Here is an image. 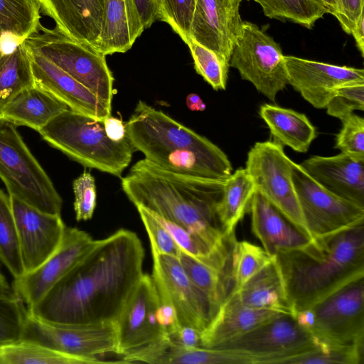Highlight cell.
<instances>
[{"label": "cell", "instance_id": "obj_25", "mask_svg": "<svg viewBox=\"0 0 364 364\" xmlns=\"http://www.w3.org/2000/svg\"><path fill=\"white\" fill-rule=\"evenodd\" d=\"M143 31L133 0H105L96 50L105 56L125 53Z\"/></svg>", "mask_w": 364, "mask_h": 364}, {"label": "cell", "instance_id": "obj_9", "mask_svg": "<svg viewBox=\"0 0 364 364\" xmlns=\"http://www.w3.org/2000/svg\"><path fill=\"white\" fill-rule=\"evenodd\" d=\"M310 333L323 350L364 348V277L333 292L312 308Z\"/></svg>", "mask_w": 364, "mask_h": 364}, {"label": "cell", "instance_id": "obj_11", "mask_svg": "<svg viewBox=\"0 0 364 364\" xmlns=\"http://www.w3.org/2000/svg\"><path fill=\"white\" fill-rule=\"evenodd\" d=\"M284 55L280 46L256 24L243 21L232 49L230 66L242 79L274 102L277 94L288 84Z\"/></svg>", "mask_w": 364, "mask_h": 364}, {"label": "cell", "instance_id": "obj_7", "mask_svg": "<svg viewBox=\"0 0 364 364\" xmlns=\"http://www.w3.org/2000/svg\"><path fill=\"white\" fill-rule=\"evenodd\" d=\"M30 50L45 57L91 91L112 109L114 77L105 55L90 46L40 25L23 40Z\"/></svg>", "mask_w": 364, "mask_h": 364}, {"label": "cell", "instance_id": "obj_30", "mask_svg": "<svg viewBox=\"0 0 364 364\" xmlns=\"http://www.w3.org/2000/svg\"><path fill=\"white\" fill-rule=\"evenodd\" d=\"M256 191L245 168H238L226 180L216 213L226 237L235 236L238 222L248 211L250 200Z\"/></svg>", "mask_w": 364, "mask_h": 364}, {"label": "cell", "instance_id": "obj_48", "mask_svg": "<svg viewBox=\"0 0 364 364\" xmlns=\"http://www.w3.org/2000/svg\"><path fill=\"white\" fill-rule=\"evenodd\" d=\"M133 2L144 30L159 19L160 0H133Z\"/></svg>", "mask_w": 364, "mask_h": 364}, {"label": "cell", "instance_id": "obj_36", "mask_svg": "<svg viewBox=\"0 0 364 364\" xmlns=\"http://www.w3.org/2000/svg\"><path fill=\"white\" fill-rule=\"evenodd\" d=\"M270 18L286 19L311 28L328 14L316 0H254Z\"/></svg>", "mask_w": 364, "mask_h": 364}, {"label": "cell", "instance_id": "obj_12", "mask_svg": "<svg viewBox=\"0 0 364 364\" xmlns=\"http://www.w3.org/2000/svg\"><path fill=\"white\" fill-rule=\"evenodd\" d=\"M159 303L151 276L144 274L114 323L116 354L122 356L121 363H135L140 355L167 339L156 317Z\"/></svg>", "mask_w": 364, "mask_h": 364}, {"label": "cell", "instance_id": "obj_32", "mask_svg": "<svg viewBox=\"0 0 364 364\" xmlns=\"http://www.w3.org/2000/svg\"><path fill=\"white\" fill-rule=\"evenodd\" d=\"M41 24L37 0H0V41H22Z\"/></svg>", "mask_w": 364, "mask_h": 364}, {"label": "cell", "instance_id": "obj_37", "mask_svg": "<svg viewBox=\"0 0 364 364\" xmlns=\"http://www.w3.org/2000/svg\"><path fill=\"white\" fill-rule=\"evenodd\" d=\"M274 257L250 242L235 240L231 252V278L236 291Z\"/></svg>", "mask_w": 364, "mask_h": 364}, {"label": "cell", "instance_id": "obj_49", "mask_svg": "<svg viewBox=\"0 0 364 364\" xmlns=\"http://www.w3.org/2000/svg\"><path fill=\"white\" fill-rule=\"evenodd\" d=\"M156 317L159 323L166 335L180 326L174 308L170 304L161 299L156 311Z\"/></svg>", "mask_w": 364, "mask_h": 364}, {"label": "cell", "instance_id": "obj_2", "mask_svg": "<svg viewBox=\"0 0 364 364\" xmlns=\"http://www.w3.org/2000/svg\"><path fill=\"white\" fill-rule=\"evenodd\" d=\"M225 181L193 177L164 170L145 159L122 178L129 200L213 242L223 240L216 213Z\"/></svg>", "mask_w": 364, "mask_h": 364}, {"label": "cell", "instance_id": "obj_28", "mask_svg": "<svg viewBox=\"0 0 364 364\" xmlns=\"http://www.w3.org/2000/svg\"><path fill=\"white\" fill-rule=\"evenodd\" d=\"M259 114L274 141L294 151L306 153L317 136L315 127L303 113L276 105L264 104Z\"/></svg>", "mask_w": 364, "mask_h": 364}, {"label": "cell", "instance_id": "obj_34", "mask_svg": "<svg viewBox=\"0 0 364 364\" xmlns=\"http://www.w3.org/2000/svg\"><path fill=\"white\" fill-rule=\"evenodd\" d=\"M178 259L188 277L220 307L232 291L230 279L220 271L182 250Z\"/></svg>", "mask_w": 364, "mask_h": 364}, {"label": "cell", "instance_id": "obj_45", "mask_svg": "<svg viewBox=\"0 0 364 364\" xmlns=\"http://www.w3.org/2000/svg\"><path fill=\"white\" fill-rule=\"evenodd\" d=\"M74 210L77 221L92 218L96 206V186L94 177L85 171L73 183Z\"/></svg>", "mask_w": 364, "mask_h": 364}, {"label": "cell", "instance_id": "obj_40", "mask_svg": "<svg viewBox=\"0 0 364 364\" xmlns=\"http://www.w3.org/2000/svg\"><path fill=\"white\" fill-rule=\"evenodd\" d=\"M335 148L355 159L364 161V119L352 113L341 120Z\"/></svg>", "mask_w": 364, "mask_h": 364}, {"label": "cell", "instance_id": "obj_6", "mask_svg": "<svg viewBox=\"0 0 364 364\" xmlns=\"http://www.w3.org/2000/svg\"><path fill=\"white\" fill-rule=\"evenodd\" d=\"M0 178L9 192L47 213L60 215L63 200L15 126L0 121Z\"/></svg>", "mask_w": 364, "mask_h": 364}, {"label": "cell", "instance_id": "obj_50", "mask_svg": "<svg viewBox=\"0 0 364 364\" xmlns=\"http://www.w3.org/2000/svg\"><path fill=\"white\" fill-rule=\"evenodd\" d=\"M103 123L106 134L111 140L121 141L127 137L126 125L121 119L109 115L103 120Z\"/></svg>", "mask_w": 364, "mask_h": 364}, {"label": "cell", "instance_id": "obj_21", "mask_svg": "<svg viewBox=\"0 0 364 364\" xmlns=\"http://www.w3.org/2000/svg\"><path fill=\"white\" fill-rule=\"evenodd\" d=\"M299 165L330 193L364 208V161L341 153L314 156Z\"/></svg>", "mask_w": 364, "mask_h": 364}, {"label": "cell", "instance_id": "obj_1", "mask_svg": "<svg viewBox=\"0 0 364 364\" xmlns=\"http://www.w3.org/2000/svg\"><path fill=\"white\" fill-rule=\"evenodd\" d=\"M144 256L140 239L129 230L95 240L84 257L28 311L65 325L115 323L144 274Z\"/></svg>", "mask_w": 364, "mask_h": 364}, {"label": "cell", "instance_id": "obj_13", "mask_svg": "<svg viewBox=\"0 0 364 364\" xmlns=\"http://www.w3.org/2000/svg\"><path fill=\"white\" fill-rule=\"evenodd\" d=\"M21 339L41 343L54 350L101 363L98 356L116 353L114 323L73 326L52 323L33 316L27 309Z\"/></svg>", "mask_w": 364, "mask_h": 364}, {"label": "cell", "instance_id": "obj_38", "mask_svg": "<svg viewBox=\"0 0 364 364\" xmlns=\"http://www.w3.org/2000/svg\"><path fill=\"white\" fill-rule=\"evenodd\" d=\"M196 71L215 90H225L230 63L214 51L188 38Z\"/></svg>", "mask_w": 364, "mask_h": 364}, {"label": "cell", "instance_id": "obj_41", "mask_svg": "<svg viewBox=\"0 0 364 364\" xmlns=\"http://www.w3.org/2000/svg\"><path fill=\"white\" fill-rule=\"evenodd\" d=\"M328 115L343 119L354 110H364V82H352L340 87L326 107Z\"/></svg>", "mask_w": 364, "mask_h": 364}, {"label": "cell", "instance_id": "obj_16", "mask_svg": "<svg viewBox=\"0 0 364 364\" xmlns=\"http://www.w3.org/2000/svg\"><path fill=\"white\" fill-rule=\"evenodd\" d=\"M95 240L86 232L65 227L58 248L34 269L14 279L13 288L27 308L40 301L91 250Z\"/></svg>", "mask_w": 364, "mask_h": 364}, {"label": "cell", "instance_id": "obj_39", "mask_svg": "<svg viewBox=\"0 0 364 364\" xmlns=\"http://www.w3.org/2000/svg\"><path fill=\"white\" fill-rule=\"evenodd\" d=\"M26 314L20 299L0 296V346L21 339Z\"/></svg>", "mask_w": 364, "mask_h": 364}, {"label": "cell", "instance_id": "obj_15", "mask_svg": "<svg viewBox=\"0 0 364 364\" xmlns=\"http://www.w3.org/2000/svg\"><path fill=\"white\" fill-rule=\"evenodd\" d=\"M151 277L161 300L175 309L180 326L203 332L219 306L186 275L177 257L151 252Z\"/></svg>", "mask_w": 364, "mask_h": 364}, {"label": "cell", "instance_id": "obj_52", "mask_svg": "<svg viewBox=\"0 0 364 364\" xmlns=\"http://www.w3.org/2000/svg\"><path fill=\"white\" fill-rule=\"evenodd\" d=\"M0 296L11 299H18L13 286L11 285L4 274L0 272Z\"/></svg>", "mask_w": 364, "mask_h": 364}, {"label": "cell", "instance_id": "obj_19", "mask_svg": "<svg viewBox=\"0 0 364 364\" xmlns=\"http://www.w3.org/2000/svg\"><path fill=\"white\" fill-rule=\"evenodd\" d=\"M288 84L317 109L326 108L341 86L364 82L363 69L284 55Z\"/></svg>", "mask_w": 364, "mask_h": 364}, {"label": "cell", "instance_id": "obj_10", "mask_svg": "<svg viewBox=\"0 0 364 364\" xmlns=\"http://www.w3.org/2000/svg\"><path fill=\"white\" fill-rule=\"evenodd\" d=\"M217 349L255 358L259 364L285 363L300 355L323 350L317 339L290 314H279L251 331L225 341Z\"/></svg>", "mask_w": 364, "mask_h": 364}, {"label": "cell", "instance_id": "obj_43", "mask_svg": "<svg viewBox=\"0 0 364 364\" xmlns=\"http://www.w3.org/2000/svg\"><path fill=\"white\" fill-rule=\"evenodd\" d=\"M150 240L151 252L178 257L181 249L166 228L143 206H136Z\"/></svg>", "mask_w": 364, "mask_h": 364}, {"label": "cell", "instance_id": "obj_4", "mask_svg": "<svg viewBox=\"0 0 364 364\" xmlns=\"http://www.w3.org/2000/svg\"><path fill=\"white\" fill-rule=\"evenodd\" d=\"M125 125L134 149L164 170L220 181L232 173L228 156L217 145L142 100Z\"/></svg>", "mask_w": 364, "mask_h": 364}, {"label": "cell", "instance_id": "obj_23", "mask_svg": "<svg viewBox=\"0 0 364 364\" xmlns=\"http://www.w3.org/2000/svg\"><path fill=\"white\" fill-rule=\"evenodd\" d=\"M248 211L251 214L253 234L272 257L281 252L304 247L313 240L287 220L257 191L250 200Z\"/></svg>", "mask_w": 364, "mask_h": 364}, {"label": "cell", "instance_id": "obj_14", "mask_svg": "<svg viewBox=\"0 0 364 364\" xmlns=\"http://www.w3.org/2000/svg\"><path fill=\"white\" fill-rule=\"evenodd\" d=\"M292 179L312 240L363 224L364 208L330 193L296 163L292 168Z\"/></svg>", "mask_w": 364, "mask_h": 364}, {"label": "cell", "instance_id": "obj_22", "mask_svg": "<svg viewBox=\"0 0 364 364\" xmlns=\"http://www.w3.org/2000/svg\"><path fill=\"white\" fill-rule=\"evenodd\" d=\"M41 11L70 38L97 49L105 0H37Z\"/></svg>", "mask_w": 364, "mask_h": 364}, {"label": "cell", "instance_id": "obj_42", "mask_svg": "<svg viewBox=\"0 0 364 364\" xmlns=\"http://www.w3.org/2000/svg\"><path fill=\"white\" fill-rule=\"evenodd\" d=\"M196 0H160L159 19L167 23L186 43Z\"/></svg>", "mask_w": 364, "mask_h": 364}, {"label": "cell", "instance_id": "obj_18", "mask_svg": "<svg viewBox=\"0 0 364 364\" xmlns=\"http://www.w3.org/2000/svg\"><path fill=\"white\" fill-rule=\"evenodd\" d=\"M9 197L23 265L25 272H28L40 265L58 248L66 226L60 215L41 211L14 197Z\"/></svg>", "mask_w": 364, "mask_h": 364}, {"label": "cell", "instance_id": "obj_24", "mask_svg": "<svg viewBox=\"0 0 364 364\" xmlns=\"http://www.w3.org/2000/svg\"><path fill=\"white\" fill-rule=\"evenodd\" d=\"M279 314L281 313L245 306L231 293L201 333L202 346L215 348L251 331Z\"/></svg>", "mask_w": 364, "mask_h": 364}, {"label": "cell", "instance_id": "obj_54", "mask_svg": "<svg viewBox=\"0 0 364 364\" xmlns=\"http://www.w3.org/2000/svg\"><path fill=\"white\" fill-rule=\"evenodd\" d=\"M321 5H322L328 14L333 16L336 15L337 11L338 0H316Z\"/></svg>", "mask_w": 364, "mask_h": 364}, {"label": "cell", "instance_id": "obj_35", "mask_svg": "<svg viewBox=\"0 0 364 364\" xmlns=\"http://www.w3.org/2000/svg\"><path fill=\"white\" fill-rule=\"evenodd\" d=\"M0 260L14 279L24 274L18 234L9 196L0 190Z\"/></svg>", "mask_w": 364, "mask_h": 364}, {"label": "cell", "instance_id": "obj_5", "mask_svg": "<svg viewBox=\"0 0 364 364\" xmlns=\"http://www.w3.org/2000/svg\"><path fill=\"white\" fill-rule=\"evenodd\" d=\"M38 133L51 146L82 165L120 176L134 149L128 137L114 141L103 120L70 109L61 112Z\"/></svg>", "mask_w": 364, "mask_h": 364}, {"label": "cell", "instance_id": "obj_44", "mask_svg": "<svg viewBox=\"0 0 364 364\" xmlns=\"http://www.w3.org/2000/svg\"><path fill=\"white\" fill-rule=\"evenodd\" d=\"M364 360L363 348L318 350L293 357L289 364H362Z\"/></svg>", "mask_w": 364, "mask_h": 364}, {"label": "cell", "instance_id": "obj_29", "mask_svg": "<svg viewBox=\"0 0 364 364\" xmlns=\"http://www.w3.org/2000/svg\"><path fill=\"white\" fill-rule=\"evenodd\" d=\"M34 85L31 51L25 42L9 48L0 42V109L20 91Z\"/></svg>", "mask_w": 364, "mask_h": 364}, {"label": "cell", "instance_id": "obj_46", "mask_svg": "<svg viewBox=\"0 0 364 364\" xmlns=\"http://www.w3.org/2000/svg\"><path fill=\"white\" fill-rule=\"evenodd\" d=\"M363 0H338L335 16L343 31L351 34L360 14L363 12Z\"/></svg>", "mask_w": 364, "mask_h": 364}, {"label": "cell", "instance_id": "obj_3", "mask_svg": "<svg viewBox=\"0 0 364 364\" xmlns=\"http://www.w3.org/2000/svg\"><path fill=\"white\" fill-rule=\"evenodd\" d=\"M274 257L294 316L364 277V225L314 239Z\"/></svg>", "mask_w": 364, "mask_h": 364}, {"label": "cell", "instance_id": "obj_26", "mask_svg": "<svg viewBox=\"0 0 364 364\" xmlns=\"http://www.w3.org/2000/svg\"><path fill=\"white\" fill-rule=\"evenodd\" d=\"M68 109L64 103L34 85L20 91L0 109V121L14 126H26L38 132Z\"/></svg>", "mask_w": 364, "mask_h": 364}, {"label": "cell", "instance_id": "obj_51", "mask_svg": "<svg viewBox=\"0 0 364 364\" xmlns=\"http://www.w3.org/2000/svg\"><path fill=\"white\" fill-rule=\"evenodd\" d=\"M364 14H360L351 34L353 36L356 46L362 56L364 55Z\"/></svg>", "mask_w": 364, "mask_h": 364}, {"label": "cell", "instance_id": "obj_53", "mask_svg": "<svg viewBox=\"0 0 364 364\" xmlns=\"http://www.w3.org/2000/svg\"><path fill=\"white\" fill-rule=\"evenodd\" d=\"M186 105L191 111H204L205 104L202 99L196 93H191L186 97Z\"/></svg>", "mask_w": 364, "mask_h": 364}, {"label": "cell", "instance_id": "obj_33", "mask_svg": "<svg viewBox=\"0 0 364 364\" xmlns=\"http://www.w3.org/2000/svg\"><path fill=\"white\" fill-rule=\"evenodd\" d=\"M0 364H90L85 359L54 350L41 343L20 339L0 346Z\"/></svg>", "mask_w": 364, "mask_h": 364}, {"label": "cell", "instance_id": "obj_20", "mask_svg": "<svg viewBox=\"0 0 364 364\" xmlns=\"http://www.w3.org/2000/svg\"><path fill=\"white\" fill-rule=\"evenodd\" d=\"M30 51L34 82L37 87L64 103L71 110L101 120L111 115L112 109L87 87L45 57Z\"/></svg>", "mask_w": 364, "mask_h": 364}, {"label": "cell", "instance_id": "obj_27", "mask_svg": "<svg viewBox=\"0 0 364 364\" xmlns=\"http://www.w3.org/2000/svg\"><path fill=\"white\" fill-rule=\"evenodd\" d=\"M232 293L243 305L248 307L293 316L275 257Z\"/></svg>", "mask_w": 364, "mask_h": 364}, {"label": "cell", "instance_id": "obj_17", "mask_svg": "<svg viewBox=\"0 0 364 364\" xmlns=\"http://www.w3.org/2000/svg\"><path fill=\"white\" fill-rule=\"evenodd\" d=\"M242 0H196L189 37L230 63L243 21L240 14Z\"/></svg>", "mask_w": 364, "mask_h": 364}, {"label": "cell", "instance_id": "obj_31", "mask_svg": "<svg viewBox=\"0 0 364 364\" xmlns=\"http://www.w3.org/2000/svg\"><path fill=\"white\" fill-rule=\"evenodd\" d=\"M151 364H259L258 360L240 352L205 347L182 348L168 341L150 355Z\"/></svg>", "mask_w": 364, "mask_h": 364}, {"label": "cell", "instance_id": "obj_8", "mask_svg": "<svg viewBox=\"0 0 364 364\" xmlns=\"http://www.w3.org/2000/svg\"><path fill=\"white\" fill-rule=\"evenodd\" d=\"M294 164L282 145L274 141H266L257 142L250 149L245 168L256 191L311 238L293 183Z\"/></svg>", "mask_w": 364, "mask_h": 364}, {"label": "cell", "instance_id": "obj_47", "mask_svg": "<svg viewBox=\"0 0 364 364\" xmlns=\"http://www.w3.org/2000/svg\"><path fill=\"white\" fill-rule=\"evenodd\" d=\"M201 331L187 326H179L167 335L168 341L182 348L203 347Z\"/></svg>", "mask_w": 364, "mask_h": 364}]
</instances>
